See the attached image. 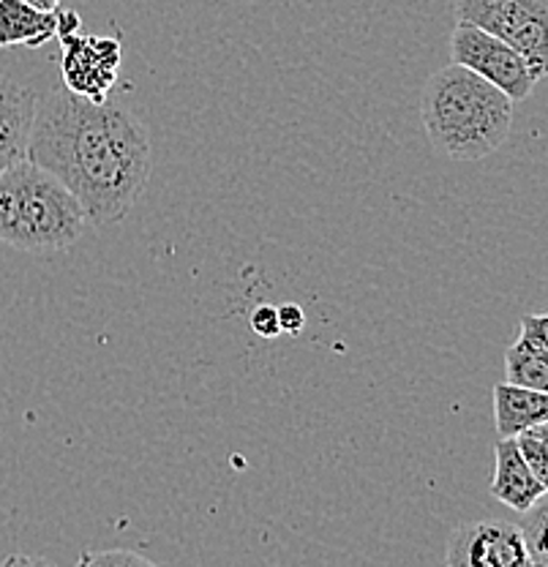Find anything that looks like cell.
<instances>
[{
	"mask_svg": "<svg viewBox=\"0 0 548 567\" xmlns=\"http://www.w3.org/2000/svg\"><path fill=\"white\" fill-rule=\"evenodd\" d=\"M121 41L107 35L72 33L61 39L63 87L85 102L104 104L121 76Z\"/></svg>",
	"mask_w": 548,
	"mask_h": 567,
	"instance_id": "6",
	"label": "cell"
},
{
	"mask_svg": "<svg viewBox=\"0 0 548 567\" xmlns=\"http://www.w3.org/2000/svg\"><path fill=\"white\" fill-rule=\"evenodd\" d=\"M421 117L440 156L480 162L508 140L513 102L475 71L451 63L423 85Z\"/></svg>",
	"mask_w": 548,
	"mask_h": 567,
	"instance_id": "2",
	"label": "cell"
},
{
	"mask_svg": "<svg viewBox=\"0 0 548 567\" xmlns=\"http://www.w3.org/2000/svg\"><path fill=\"white\" fill-rule=\"evenodd\" d=\"M505 382L548 393V317L524 315L518 339L505 352Z\"/></svg>",
	"mask_w": 548,
	"mask_h": 567,
	"instance_id": "9",
	"label": "cell"
},
{
	"mask_svg": "<svg viewBox=\"0 0 548 567\" xmlns=\"http://www.w3.org/2000/svg\"><path fill=\"white\" fill-rule=\"evenodd\" d=\"M456 22L497 35L527 58L535 76L548 66V0H456Z\"/></svg>",
	"mask_w": 548,
	"mask_h": 567,
	"instance_id": "4",
	"label": "cell"
},
{
	"mask_svg": "<svg viewBox=\"0 0 548 567\" xmlns=\"http://www.w3.org/2000/svg\"><path fill=\"white\" fill-rule=\"evenodd\" d=\"M524 537V546H527L529 559L535 567H548V502L544 499L535 502L527 513H524V524H518Z\"/></svg>",
	"mask_w": 548,
	"mask_h": 567,
	"instance_id": "13",
	"label": "cell"
},
{
	"mask_svg": "<svg viewBox=\"0 0 548 567\" xmlns=\"http://www.w3.org/2000/svg\"><path fill=\"white\" fill-rule=\"evenodd\" d=\"M39 96L22 82L0 74V173L28 156Z\"/></svg>",
	"mask_w": 548,
	"mask_h": 567,
	"instance_id": "8",
	"label": "cell"
},
{
	"mask_svg": "<svg viewBox=\"0 0 548 567\" xmlns=\"http://www.w3.org/2000/svg\"><path fill=\"white\" fill-rule=\"evenodd\" d=\"M540 423H548V393L510 382L494 385V425L499 440H513Z\"/></svg>",
	"mask_w": 548,
	"mask_h": 567,
	"instance_id": "11",
	"label": "cell"
},
{
	"mask_svg": "<svg viewBox=\"0 0 548 567\" xmlns=\"http://www.w3.org/2000/svg\"><path fill=\"white\" fill-rule=\"evenodd\" d=\"M25 158L74 194L91 227H112L143 197L153 153L137 115L61 87L39 102Z\"/></svg>",
	"mask_w": 548,
	"mask_h": 567,
	"instance_id": "1",
	"label": "cell"
},
{
	"mask_svg": "<svg viewBox=\"0 0 548 567\" xmlns=\"http://www.w3.org/2000/svg\"><path fill=\"white\" fill-rule=\"evenodd\" d=\"M74 567H156L143 554L126 548H107V551H82Z\"/></svg>",
	"mask_w": 548,
	"mask_h": 567,
	"instance_id": "15",
	"label": "cell"
},
{
	"mask_svg": "<svg viewBox=\"0 0 548 567\" xmlns=\"http://www.w3.org/2000/svg\"><path fill=\"white\" fill-rule=\"evenodd\" d=\"M451 63L475 71L477 76L499 87L513 104L533 96L535 85L540 82L521 52L469 22H456L453 28Z\"/></svg>",
	"mask_w": 548,
	"mask_h": 567,
	"instance_id": "5",
	"label": "cell"
},
{
	"mask_svg": "<svg viewBox=\"0 0 548 567\" xmlns=\"http://www.w3.org/2000/svg\"><path fill=\"white\" fill-rule=\"evenodd\" d=\"M251 328H255V333L265 336V339H273V336H279L281 328H279V315H276V306H259L255 315H251Z\"/></svg>",
	"mask_w": 548,
	"mask_h": 567,
	"instance_id": "16",
	"label": "cell"
},
{
	"mask_svg": "<svg viewBox=\"0 0 548 567\" xmlns=\"http://www.w3.org/2000/svg\"><path fill=\"white\" fill-rule=\"evenodd\" d=\"M22 3L33 6V9H39V11H58L61 0H22Z\"/></svg>",
	"mask_w": 548,
	"mask_h": 567,
	"instance_id": "20",
	"label": "cell"
},
{
	"mask_svg": "<svg viewBox=\"0 0 548 567\" xmlns=\"http://www.w3.org/2000/svg\"><path fill=\"white\" fill-rule=\"evenodd\" d=\"M276 315H279V328L281 333H300L306 324V317L303 311H300V306L294 303H285V306H276Z\"/></svg>",
	"mask_w": 548,
	"mask_h": 567,
	"instance_id": "17",
	"label": "cell"
},
{
	"mask_svg": "<svg viewBox=\"0 0 548 567\" xmlns=\"http://www.w3.org/2000/svg\"><path fill=\"white\" fill-rule=\"evenodd\" d=\"M445 567H535L518 524L503 518L469 522L451 532Z\"/></svg>",
	"mask_w": 548,
	"mask_h": 567,
	"instance_id": "7",
	"label": "cell"
},
{
	"mask_svg": "<svg viewBox=\"0 0 548 567\" xmlns=\"http://www.w3.org/2000/svg\"><path fill=\"white\" fill-rule=\"evenodd\" d=\"M91 227L76 197L39 164L17 162L0 173V244L28 254L72 248Z\"/></svg>",
	"mask_w": 548,
	"mask_h": 567,
	"instance_id": "3",
	"label": "cell"
},
{
	"mask_svg": "<svg viewBox=\"0 0 548 567\" xmlns=\"http://www.w3.org/2000/svg\"><path fill=\"white\" fill-rule=\"evenodd\" d=\"M80 31V14L76 11H58V35L55 39H63V35H72Z\"/></svg>",
	"mask_w": 548,
	"mask_h": 567,
	"instance_id": "19",
	"label": "cell"
},
{
	"mask_svg": "<svg viewBox=\"0 0 548 567\" xmlns=\"http://www.w3.org/2000/svg\"><path fill=\"white\" fill-rule=\"evenodd\" d=\"M546 483L535 477L527 461L518 453L516 442L499 440L494 451V475H492V494L510 511L527 513L529 507L546 496Z\"/></svg>",
	"mask_w": 548,
	"mask_h": 567,
	"instance_id": "10",
	"label": "cell"
},
{
	"mask_svg": "<svg viewBox=\"0 0 548 567\" xmlns=\"http://www.w3.org/2000/svg\"><path fill=\"white\" fill-rule=\"evenodd\" d=\"M513 442H516L518 453L527 461L529 470L535 472V477L548 486V423L533 425V429L521 431L518 436H513Z\"/></svg>",
	"mask_w": 548,
	"mask_h": 567,
	"instance_id": "14",
	"label": "cell"
},
{
	"mask_svg": "<svg viewBox=\"0 0 548 567\" xmlns=\"http://www.w3.org/2000/svg\"><path fill=\"white\" fill-rule=\"evenodd\" d=\"M58 35V11H39L22 0H0V50H39Z\"/></svg>",
	"mask_w": 548,
	"mask_h": 567,
	"instance_id": "12",
	"label": "cell"
},
{
	"mask_svg": "<svg viewBox=\"0 0 548 567\" xmlns=\"http://www.w3.org/2000/svg\"><path fill=\"white\" fill-rule=\"evenodd\" d=\"M0 567H55V563H50V559L44 557H28V554H11V557H6Z\"/></svg>",
	"mask_w": 548,
	"mask_h": 567,
	"instance_id": "18",
	"label": "cell"
}]
</instances>
